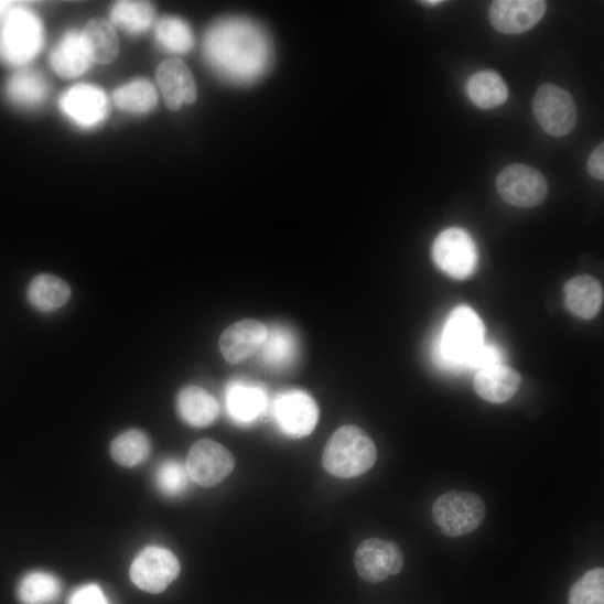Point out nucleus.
<instances>
[{"label":"nucleus","mask_w":604,"mask_h":604,"mask_svg":"<svg viewBox=\"0 0 604 604\" xmlns=\"http://www.w3.org/2000/svg\"><path fill=\"white\" fill-rule=\"evenodd\" d=\"M82 34L94 62L109 64L117 57L119 41L114 26L108 21L91 20Z\"/></svg>","instance_id":"obj_26"},{"label":"nucleus","mask_w":604,"mask_h":604,"mask_svg":"<svg viewBox=\"0 0 604 604\" xmlns=\"http://www.w3.org/2000/svg\"><path fill=\"white\" fill-rule=\"evenodd\" d=\"M190 481L186 467L176 460H168L162 463L155 474L158 489L171 498L184 495Z\"/></svg>","instance_id":"obj_32"},{"label":"nucleus","mask_w":604,"mask_h":604,"mask_svg":"<svg viewBox=\"0 0 604 604\" xmlns=\"http://www.w3.org/2000/svg\"><path fill=\"white\" fill-rule=\"evenodd\" d=\"M520 384L521 377L517 370L506 364H496L476 373L474 388L482 399L500 405L517 393Z\"/></svg>","instance_id":"obj_19"},{"label":"nucleus","mask_w":604,"mask_h":604,"mask_svg":"<svg viewBox=\"0 0 604 604\" xmlns=\"http://www.w3.org/2000/svg\"><path fill=\"white\" fill-rule=\"evenodd\" d=\"M181 564L173 552L159 547L141 551L130 568V578L140 590L158 594L165 591L180 575Z\"/></svg>","instance_id":"obj_7"},{"label":"nucleus","mask_w":604,"mask_h":604,"mask_svg":"<svg viewBox=\"0 0 604 604\" xmlns=\"http://www.w3.org/2000/svg\"><path fill=\"white\" fill-rule=\"evenodd\" d=\"M185 467L192 482L209 488L231 475L236 461L233 453L222 444L201 440L191 447Z\"/></svg>","instance_id":"obj_8"},{"label":"nucleus","mask_w":604,"mask_h":604,"mask_svg":"<svg viewBox=\"0 0 604 604\" xmlns=\"http://www.w3.org/2000/svg\"><path fill=\"white\" fill-rule=\"evenodd\" d=\"M62 591L60 580L46 572H31L20 582L18 594L23 604H52Z\"/></svg>","instance_id":"obj_28"},{"label":"nucleus","mask_w":604,"mask_h":604,"mask_svg":"<svg viewBox=\"0 0 604 604\" xmlns=\"http://www.w3.org/2000/svg\"><path fill=\"white\" fill-rule=\"evenodd\" d=\"M504 353L498 346L485 343V345L468 362L467 370L476 369L478 371L492 365L504 364Z\"/></svg>","instance_id":"obj_35"},{"label":"nucleus","mask_w":604,"mask_h":604,"mask_svg":"<svg viewBox=\"0 0 604 604\" xmlns=\"http://www.w3.org/2000/svg\"><path fill=\"white\" fill-rule=\"evenodd\" d=\"M533 112L539 125L553 137L569 134L576 123L572 96L556 85H543L536 94Z\"/></svg>","instance_id":"obj_11"},{"label":"nucleus","mask_w":604,"mask_h":604,"mask_svg":"<svg viewBox=\"0 0 604 604\" xmlns=\"http://www.w3.org/2000/svg\"><path fill=\"white\" fill-rule=\"evenodd\" d=\"M403 564L405 557L399 546L387 540H366L355 554L357 573L368 583H380L399 574Z\"/></svg>","instance_id":"obj_12"},{"label":"nucleus","mask_w":604,"mask_h":604,"mask_svg":"<svg viewBox=\"0 0 604 604\" xmlns=\"http://www.w3.org/2000/svg\"><path fill=\"white\" fill-rule=\"evenodd\" d=\"M158 84L168 107L180 110L197 99V88L193 74L180 58L164 61L158 69Z\"/></svg>","instance_id":"obj_15"},{"label":"nucleus","mask_w":604,"mask_h":604,"mask_svg":"<svg viewBox=\"0 0 604 604\" xmlns=\"http://www.w3.org/2000/svg\"><path fill=\"white\" fill-rule=\"evenodd\" d=\"M569 604H604V570L586 572L571 589Z\"/></svg>","instance_id":"obj_33"},{"label":"nucleus","mask_w":604,"mask_h":604,"mask_svg":"<svg viewBox=\"0 0 604 604\" xmlns=\"http://www.w3.org/2000/svg\"><path fill=\"white\" fill-rule=\"evenodd\" d=\"M93 63L83 34L78 31L66 33L50 55L53 71L65 79L80 77Z\"/></svg>","instance_id":"obj_18"},{"label":"nucleus","mask_w":604,"mask_h":604,"mask_svg":"<svg viewBox=\"0 0 604 604\" xmlns=\"http://www.w3.org/2000/svg\"><path fill=\"white\" fill-rule=\"evenodd\" d=\"M467 93L477 107L486 110L500 107L508 99L507 86L494 71L474 74L468 82Z\"/></svg>","instance_id":"obj_25"},{"label":"nucleus","mask_w":604,"mask_h":604,"mask_svg":"<svg viewBox=\"0 0 604 604\" xmlns=\"http://www.w3.org/2000/svg\"><path fill=\"white\" fill-rule=\"evenodd\" d=\"M159 101L155 86L145 79H138L127 84L114 94L117 108L137 115L153 110Z\"/></svg>","instance_id":"obj_27"},{"label":"nucleus","mask_w":604,"mask_h":604,"mask_svg":"<svg viewBox=\"0 0 604 604\" xmlns=\"http://www.w3.org/2000/svg\"><path fill=\"white\" fill-rule=\"evenodd\" d=\"M177 411L182 420L188 425L205 428L217 419L219 405L207 391L192 386L180 392Z\"/></svg>","instance_id":"obj_21"},{"label":"nucleus","mask_w":604,"mask_h":604,"mask_svg":"<svg viewBox=\"0 0 604 604\" xmlns=\"http://www.w3.org/2000/svg\"><path fill=\"white\" fill-rule=\"evenodd\" d=\"M60 108L71 121L86 129L101 125L110 111L106 93L91 85L68 89L60 99Z\"/></svg>","instance_id":"obj_13"},{"label":"nucleus","mask_w":604,"mask_h":604,"mask_svg":"<svg viewBox=\"0 0 604 604\" xmlns=\"http://www.w3.org/2000/svg\"><path fill=\"white\" fill-rule=\"evenodd\" d=\"M376 460L377 450L370 436L359 427L344 425L328 441L323 466L334 477L350 479L367 473Z\"/></svg>","instance_id":"obj_3"},{"label":"nucleus","mask_w":604,"mask_h":604,"mask_svg":"<svg viewBox=\"0 0 604 604\" xmlns=\"http://www.w3.org/2000/svg\"><path fill=\"white\" fill-rule=\"evenodd\" d=\"M155 8L145 2H119L111 10L112 23L130 34L148 31L155 21Z\"/></svg>","instance_id":"obj_30"},{"label":"nucleus","mask_w":604,"mask_h":604,"mask_svg":"<svg viewBox=\"0 0 604 604\" xmlns=\"http://www.w3.org/2000/svg\"><path fill=\"white\" fill-rule=\"evenodd\" d=\"M28 296L33 308L47 313L66 304L71 289L65 281L55 276L41 274L31 282Z\"/></svg>","instance_id":"obj_24"},{"label":"nucleus","mask_w":604,"mask_h":604,"mask_svg":"<svg viewBox=\"0 0 604 604\" xmlns=\"http://www.w3.org/2000/svg\"><path fill=\"white\" fill-rule=\"evenodd\" d=\"M432 516L445 537L461 538L477 530L485 519L486 507L476 494L450 492L436 499Z\"/></svg>","instance_id":"obj_5"},{"label":"nucleus","mask_w":604,"mask_h":604,"mask_svg":"<svg viewBox=\"0 0 604 604\" xmlns=\"http://www.w3.org/2000/svg\"><path fill=\"white\" fill-rule=\"evenodd\" d=\"M157 39L166 51L175 54L188 53L195 44L190 25L174 17L164 18L159 22Z\"/></svg>","instance_id":"obj_31"},{"label":"nucleus","mask_w":604,"mask_h":604,"mask_svg":"<svg viewBox=\"0 0 604 604\" xmlns=\"http://www.w3.org/2000/svg\"><path fill=\"white\" fill-rule=\"evenodd\" d=\"M565 306L574 316L590 321L600 312L603 304L601 283L591 276H578L564 287Z\"/></svg>","instance_id":"obj_20"},{"label":"nucleus","mask_w":604,"mask_h":604,"mask_svg":"<svg viewBox=\"0 0 604 604\" xmlns=\"http://www.w3.org/2000/svg\"><path fill=\"white\" fill-rule=\"evenodd\" d=\"M225 407L234 422L250 425L266 412L268 396L260 386L235 381L226 388Z\"/></svg>","instance_id":"obj_17"},{"label":"nucleus","mask_w":604,"mask_h":604,"mask_svg":"<svg viewBox=\"0 0 604 604\" xmlns=\"http://www.w3.org/2000/svg\"><path fill=\"white\" fill-rule=\"evenodd\" d=\"M497 191L510 205L531 208L541 205L548 197L549 185L538 170L515 164L500 172L496 181Z\"/></svg>","instance_id":"obj_9"},{"label":"nucleus","mask_w":604,"mask_h":604,"mask_svg":"<svg viewBox=\"0 0 604 604\" xmlns=\"http://www.w3.org/2000/svg\"><path fill=\"white\" fill-rule=\"evenodd\" d=\"M422 6H425V7H438L440 4H442L441 0H423V2H421Z\"/></svg>","instance_id":"obj_38"},{"label":"nucleus","mask_w":604,"mask_h":604,"mask_svg":"<svg viewBox=\"0 0 604 604\" xmlns=\"http://www.w3.org/2000/svg\"><path fill=\"white\" fill-rule=\"evenodd\" d=\"M269 330L255 320H245L226 328L219 339V348L226 360L239 364L261 349Z\"/></svg>","instance_id":"obj_16"},{"label":"nucleus","mask_w":604,"mask_h":604,"mask_svg":"<svg viewBox=\"0 0 604 604\" xmlns=\"http://www.w3.org/2000/svg\"><path fill=\"white\" fill-rule=\"evenodd\" d=\"M20 3L15 2H0V19L6 17L10 11H12Z\"/></svg>","instance_id":"obj_37"},{"label":"nucleus","mask_w":604,"mask_h":604,"mask_svg":"<svg viewBox=\"0 0 604 604\" xmlns=\"http://www.w3.org/2000/svg\"><path fill=\"white\" fill-rule=\"evenodd\" d=\"M546 12L543 0H497L490 7L489 19L498 32L517 35L536 28Z\"/></svg>","instance_id":"obj_14"},{"label":"nucleus","mask_w":604,"mask_h":604,"mask_svg":"<svg viewBox=\"0 0 604 604\" xmlns=\"http://www.w3.org/2000/svg\"><path fill=\"white\" fill-rule=\"evenodd\" d=\"M589 174L597 180H604V144L601 143L591 154L587 162Z\"/></svg>","instance_id":"obj_36"},{"label":"nucleus","mask_w":604,"mask_h":604,"mask_svg":"<svg viewBox=\"0 0 604 604\" xmlns=\"http://www.w3.org/2000/svg\"><path fill=\"white\" fill-rule=\"evenodd\" d=\"M485 345V325L468 306L453 310L434 343L433 359L445 370H467L471 358Z\"/></svg>","instance_id":"obj_2"},{"label":"nucleus","mask_w":604,"mask_h":604,"mask_svg":"<svg viewBox=\"0 0 604 604\" xmlns=\"http://www.w3.org/2000/svg\"><path fill=\"white\" fill-rule=\"evenodd\" d=\"M273 418L278 429L290 438H304L316 428L320 409L305 391L289 390L281 393L273 406Z\"/></svg>","instance_id":"obj_10"},{"label":"nucleus","mask_w":604,"mask_h":604,"mask_svg":"<svg viewBox=\"0 0 604 604\" xmlns=\"http://www.w3.org/2000/svg\"><path fill=\"white\" fill-rule=\"evenodd\" d=\"M44 30L40 19L20 3L0 19V58L13 65L33 60L43 47Z\"/></svg>","instance_id":"obj_4"},{"label":"nucleus","mask_w":604,"mask_h":604,"mask_svg":"<svg viewBox=\"0 0 604 604\" xmlns=\"http://www.w3.org/2000/svg\"><path fill=\"white\" fill-rule=\"evenodd\" d=\"M150 453V441L139 430H128L118 435L111 444V456L123 467H136L147 461Z\"/></svg>","instance_id":"obj_29"},{"label":"nucleus","mask_w":604,"mask_h":604,"mask_svg":"<svg viewBox=\"0 0 604 604\" xmlns=\"http://www.w3.org/2000/svg\"><path fill=\"white\" fill-rule=\"evenodd\" d=\"M268 330L267 341L260 349L262 363L273 370L289 368L298 357L296 336L290 328L281 325H273Z\"/></svg>","instance_id":"obj_22"},{"label":"nucleus","mask_w":604,"mask_h":604,"mask_svg":"<svg viewBox=\"0 0 604 604\" xmlns=\"http://www.w3.org/2000/svg\"><path fill=\"white\" fill-rule=\"evenodd\" d=\"M7 95L18 106L36 108L47 100L50 84L41 73L24 69L13 75L8 84Z\"/></svg>","instance_id":"obj_23"},{"label":"nucleus","mask_w":604,"mask_h":604,"mask_svg":"<svg viewBox=\"0 0 604 604\" xmlns=\"http://www.w3.org/2000/svg\"><path fill=\"white\" fill-rule=\"evenodd\" d=\"M67 604H110V602L98 584L89 583L75 589Z\"/></svg>","instance_id":"obj_34"},{"label":"nucleus","mask_w":604,"mask_h":604,"mask_svg":"<svg viewBox=\"0 0 604 604\" xmlns=\"http://www.w3.org/2000/svg\"><path fill=\"white\" fill-rule=\"evenodd\" d=\"M436 267L446 276L465 280L474 274L478 252L473 238L463 229L451 228L441 233L432 248Z\"/></svg>","instance_id":"obj_6"},{"label":"nucleus","mask_w":604,"mask_h":604,"mask_svg":"<svg viewBox=\"0 0 604 604\" xmlns=\"http://www.w3.org/2000/svg\"><path fill=\"white\" fill-rule=\"evenodd\" d=\"M205 57L225 82L246 86L263 77L272 61L268 33L245 18L216 22L204 41Z\"/></svg>","instance_id":"obj_1"}]
</instances>
